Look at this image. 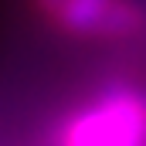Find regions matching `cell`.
<instances>
[{
	"mask_svg": "<svg viewBox=\"0 0 146 146\" xmlns=\"http://www.w3.org/2000/svg\"><path fill=\"white\" fill-rule=\"evenodd\" d=\"M61 146H146V99L115 85L65 126Z\"/></svg>",
	"mask_w": 146,
	"mask_h": 146,
	"instance_id": "cell-1",
	"label": "cell"
}]
</instances>
